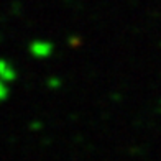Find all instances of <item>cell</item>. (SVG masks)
Returning a JSON list of instances; mask_svg holds the SVG:
<instances>
[{"label": "cell", "mask_w": 161, "mask_h": 161, "mask_svg": "<svg viewBox=\"0 0 161 161\" xmlns=\"http://www.w3.org/2000/svg\"><path fill=\"white\" fill-rule=\"evenodd\" d=\"M28 51L36 59H48L54 53V45L48 40H33L28 45Z\"/></svg>", "instance_id": "6da1fadb"}, {"label": "cell", "mask_w": 161, "mask_h": 161, "mask_svg": "<svg viewBox=\"0 0 161 161\" xmlns=\"http://www.w3.org/2000/svg\"><path fill=\"white\" fill-rule=\"evenodd\" d=\"M0 79L5 80L7 84L13 82L17 79V69L8 59H3L0 58Z\"/></svg>", "instance_id": "7a4b0ae2"}, {"label": "cell", "mask_w": 161, "mask_h": 161, "mask_svg": "<svg viewBox=\"0 0 161 161\" xmlns=\"http://www.w3.org/2000/svg\"><path fill=\"white\" fill-rule=\"evenodd\" d=\"M8 94H10V89H8V84L5 80L0 79V102H3L8 99Z\"/></svg>", "instance_id": "3957f363"}, {"label": "cell", "mask_w": 161, "mask_h": 161, "mask_svg": "<svg viewBox=\"0 0 161 161\" xmlns=\"http://www.w3.org/2000/svg\"><path fill=\"white\" fill-rule=\"evenodd\" d=\"M46 86L49 87V89H59V87L63 86V80L59 79V77H53V76H51V77H48V80H46Z\"/></svg>", "instance_id": "277c9868"}, {"label": "cell", "mask_w": 161, "mask_h": 161, "mask_svg": "<svg viewBox=\"0 0 161 161\" xmlns=\"http://www.w3.org/2000/svg\"><path fill=\"white\" fill-rule=\"evenodd\" d=\"M31 128H33V130H38V128H41V123H40V122H35Z\"/></svg>", "instance_id": "5b68a950"}]
</instances>
